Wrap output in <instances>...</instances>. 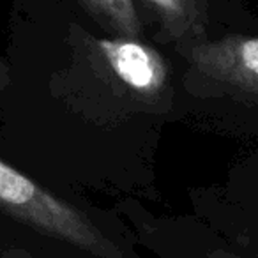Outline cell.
I'll return each mask as SVG.
<instances>
[{
    "instance_id": "cell-6",
    "label": "cell",
    "mask_w": 258,
    "mask_h": 258,
    "mask_svg": "<svg viewBox=\"0 0 258 258\" xmlns=\"http://www.w3.org/2000/svg\"><path fill=\"white\" fill-rule=\"evenodd\" d=\"M4 258H32L30 254L23 253V251H6Z\"/></svg>"
},
{
    "instance_id": "cell-2",
    "label": "cell",
    "mask_w": 258,
    "mask_h": 258,
    "mask_svg": "<svg viewBox=\"0 0 258 258\" xmlns=\"http://www.w3.org/2000/svg\"><path fill=\"white\" fill-rule=\"evenodd\" d=\"M99 50L113 73L142 94L158 92L165 82L163 62L151 48L129 39H101Z\"/></svg>"
},
{
    "instance_id": "cell-5",
    "label": "cell",
    "mask_w": 258,
    "mask_h": 258,
    "mask_svg": "<svg viewBox=\"0 0 258 258\" xmlns=\"http://www.w3.org/2000/svg\"><path fill=\"white\" fill-rule=\"evenodd\" d=\"M149 2L172 25L184 27L193 18L195 9L193 4H191V0H149Z\"/></svg>"
},
{
    "instance_id": "cell-1",
    "label": "cell",
    "mask_w": 258,
    "mask_h": 258,
    "mask_svg": "<svg viewBox=\"0 0 258 258\" xmlns=\"http://www.w3.org/2000/svg\"><path fill=\"white\" fill-rule=\"evenodd\" d=\"M0 205L43 232L78 246L94 256H118L110 239L90 219L4 161H0Z\"/></svg>"
},
{
    "instance_id": "cell-3",
    "label": "cell",
    "mask_w": 258,
    "mask_h": 258,
    "mask_svg": "<svg viewBox=\"0 0 258 258\" xmlns=\"http://www.w3.org/2000/svg\"><path fill=\"white\" fill-rule=\"evenodd\" d=\"M209 73L258 92V37H235L198 53Z\"/></svg>"
},
{
    "instance_id": "cell-4",
    "label": "cell",
    "mask_w": 258,
    "mask_h": 258,
    "mask_svg": "<svg viewBox=\"0 0 258 258\" xmlns=\"http://www.w3.org/2000/svg\"><path fill=\"white\" fill-rule=\"evenodd\" d=\"M89 8L124 36H137L138 18L133 0H85Z\"/></svg>"
}]
</instances>
